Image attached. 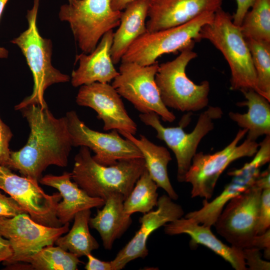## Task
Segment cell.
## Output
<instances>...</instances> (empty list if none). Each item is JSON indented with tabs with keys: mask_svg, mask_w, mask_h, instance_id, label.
I'll return each instance as SVG.
<instances>
[{
	"mask_svg": "<svg viewBox=\"0 0 270 270\" xmlns=\"http://www.w3.org/2000/svg\"><path fill=\"white\" fill-rule=\"evenodd\" d=\"M270 188L262 190L258 212L257 235L264 233L270 228Z\"/></svg>",
	"mask_w": 270,
	"mask_h": 270,
	"instance_id": "cell-31",
	"label": "cell"
},
{
	"mask_svg": "<svg viewBox=\"0 0 270 270\" xmlns=\"http://www.w3.org/2000/svg\"><path fill=\"white\" fill-rule=\"evenodd\" d=\"M262 161L258 157L247 162L239 169L229 172L232 180L222 192L211 202L204 200L202 206L198 210L188 213L184 218L211 228L216 222L226 204L233 198L245 192L251 188L260 173Z\"/></svg>",
	"mask_w": 270,
	"mask_h": 270,
	"instance_id": "cell-18",
	"label": "cell"
},
{
	"mask_svg": "<svg viewBox=\"0 0 270 270\" xmlns=\"http://www.w3.org/2000/svg\"><path fill=\"white\" fill-rule=\"evenodd\" d=\"M195 43L182 50L174 60L159 65L155 82L161 100L166 107L184 112H197L208 104L210 83L194 84L186 76L189 62L198 56L193 50Z\"/></svg>",
	"mask_w": 270,
	"mask_h": 270,
	"instance_id": "cell-5",
	"label": "cell"
},
{
	"mask_svg": "<svg viewBox=\"0 0 270 270\" xmlns=\"http://www.w3.org/2000/svg\"><path fill=\"white\" fill-rule=\"evenodd\" d=\"M39 2L40 0H34L32 8L28 10V29L11 41L20 48L34 79L32 94L16 105L15 110H20L30 105L47 107L44 99L46 89L53 84L66 82L70 80L68 75L62 73L52 64V42L40 35L36 26Z\"/></svg>",
	"mask_w": 270,
	"mask_h": 270,
	"instance_id": "cell-4",
	"label": "cell"
},
{
	"mask_svg": "<svg viewBox=\"0 0 270 270\" xmlns=\"http://www.w3.org/2000/svg\"><path fill=\"white\" fill-rule=\"evenodd\" d=\"M214 12H206L183 24L157 31L146 32L129 46L122 62H135L149 66L162 54L180 51L188 45L200 41L202 28L211 22Z\"/></svg>",
	"mask_w": 270,
	"mask_h": 270,
	"instance_id": "cell-7",
	"label": "cell"
},
{
	"mask_svg": "<svg viewBox=\"0 0 270 270\" xmlns=\"http://www.w3.org/2000/svg\"><path fill=\"white\" fill-rule=\"evenodd\" d=\"M13 251L9 241L0 234V263L8 260Z\"/></svg>",
	"mask_w": 270,
	"mask_h": 270,
	"instance_id": "cell-38",
	"label": "cell"
},
{
	"mask_svg": "<svg viewBox=\"0 0 270 270\" xmlns=\"http://www.w3.org/2000/svg\"><path fill=\"white\" fill-rule=\"evenodd\" d=\"M240 28L244 38L270 42V0H255Z\"/></svg>",
	"mask_w": 270,
	"mask_h": 270,
	"instance_id": "cell-28",
	"label": "cell"
},
{
	"mask_svg": "<svg viewBox=\"0 0 270 270\" xmlns=\"http://www.w3.org/2000/svg\"><path fill=\"white\" fill-rule=\"evenodd\" d=\"M65 116L72 146L88 148L94 153L92 157L99 164L108 166L122 160L144 158L138 148L130 140L122 138L116 130L104 133L92 130L74 110L68 112Z\"/></svg>",
	"mask_w": 270,
	"mask_h": 270,
	"instance_id": "cell-14",
	"label": "cell"
},
{
	"mask_svg": "<svg viewBox=\"0 0 270 270\" xmlns=\"http://www.w3.org/2000/svg\"><path fill=\"white\" fill-rule=\"evenodd\" d=\"M246 100L238 102L240 106H246V114L230 112V118L242 128L247 130L246 138L256 141L264 135H270V104L266 98L253 90L240 91Z\"/></svg>",
	"mask_w": 270,
	"mask_h": 270,
	"instance_id": "cell-24",
	"label": "cell"
},
{
	"mask_svg": "<svg viewBox=\"0 0 270 270\" xmlns=\"http://www.w3.org/2000/svg\"><path fill=\"white\" fill-rule=\"evenodd\" d=\"M146 168L144 158L103 166L93 159L88 148L80 146L74 158L72 179L90 196L105 202L112 194L119 193L126 199Z\"/></svg>",
	"mask_w": 270,
	"mask_h": 270,
	"instance_id": "cell-2",
	"label": "cell"
},
{
	"mask_svg": "<svg viewBox=\"0 0 270 270\" xmlns=\"http://www.w3.org/2000/svg\"><path fill=\"white\" fill-rule=\"evenodd\" d=\"M246 266L250 270H270V262L262 258L259 249L248 248L242 250Z\"/></svg>",
	"mask_w": 270,
	"mask_h": 270,
	"instance_id": "cell-32",
	"label": "cell"
},
{
	"mask_svg": "<svg viewBox=\"0 0 270 270\" xmlns=\"http://www.w3.org/2000/svg\"><path fill=\"white\" fill-rule=\"evenodd\" d=\"M149 0H134L122 12L119 28L114 33L110 54L114 64L120 62L129 46L146 33Z\"/></svg>",
	"mask_w": 270,
	"mask_h": 270,
	"instance_id": "cell-23",
	"label": "cell"
},
{
	"mask_svg": "<svg viewBox=\"0 0 270 270\" xmlns=\"http://www.w3.org/2000/svg\"><path fill=\"white\" fill-rule=\"evenodd\" d=\"M118 133L132 142L140 150L146 168L158 186L164 190L172 200H176L178 196L170 182L168 172V165L172 158L167 148L154 144L142 134L137 138L128 132Z\"/></svg>",
	"mask_w": 270,
	"mask_h": 270,
	"instance_id": "cell-25",
	"label": "cell"
},
{
	"mask_svg": "<svg viewBox=\"0 0 270 270\" xmlns=\"http://www.w3.org/2000/svg\"><path fill=\"white\" fill-rule=\"evenodd\" d=\"M70 223L60 227L44 226L34 221L27 213L12 218L0 217V234L12 246V257L4 262L9 265L24 262L42 248L53 244L56 239L69 230Z\"/></svg>",
	"mask_w": 270,
	"mask_h": 270,
	"instance_id": "cell-12",
	"label": "cell"
},
{
	"mask_svg": "<svg viewBox=\"0 0 270 270\" xmlns=\"http://www.w3.org/2000/svg\"><path fill=\"white\" fill-rule=\"evenodd\" d=\"M158 188L146 168L124 201V213L131 216L135 212L146 214L152 210L157 206Z\"/></svg>",
	"mask_w": 270,
	"mask_h": 270,
	"instance_id": "cell-27",
	"label": "cell"
},
{
	"mask_svg": "<svg viewBox=\"0 0 270 270\" xmlns=\"http://www.w3.org/2000/svg\"><path fill=\"white\" fill-rule=\"evenodd\" d=\"M0 189L14 198L34 221L50 227L62 226L56 215L62 198L60 192L46 194L38 181L19 176L6 166L0 165Z\"/></svg>",
	"mask_w": 270,
	"mask_h": 270,
	"instance_id": "cell-13",
	"label": "cell"
},
{
	"mask_svg": "<svg viewBox=\"0 0 270 270\" xmlns=\"http://www.w3.org/2000/svg\"><path fill=\"white\" fill-rule=\"evenodd\" d=\"M237 8L232 16V22L236 26H240L247 12L251 8L255 0H236Z\"/></svg>",
	"mask_w": 270,
	"mask_h": 270,
	"instance_id": "cell-35",
	"label": "cell"
},
{
	"mask_svg": "<svg viewBox=\"0 0 270 270\" xmlns=\"http://www.w3.org/2000/svg\"><path fill=\"white\" fill-rule=\"evenodd\" d=\"M254 185L262 190L270 188V168H268L262 172H260L256 180Z\"/></svg>",
	"mask_w": 270,
	"mask_h": 270,
	"instance_id": "cell-39",
	"label": "cell"
},
{
	"mask_svg": "<svg viewBox=\"0 0 270 270\" xmlns=\"http://www.w3.org/2000/svg\"><path fill=\"white\" fill-rule=\"evenodd\" d=\"M134 0H110L111 7L114 10L122 11Z\"/></svg>",
	"mask_w": 270,
	"mask_h": 270,
	"instance_id": "cell-40",
	"label": "cell"
},
{
	"mask_svg": "<svg viewBox=\"0 0 270 270\" xmlns=\"http://www.w3.org/2000/svg\"><path fill=\"white\" fill-rule=\"evenodd\" d=\"M74 0H68V3H70L72 2V1H74Z\"/></svg>",
	"mask_w": 270,
	"mask_h": 270,
	"instance_id": "cell-42",
	"label": "cell"
},
{
	"mask_svg": "<svg viewBox=\"0 0 270 270\" xmlns=\"http://www.w3.org/2000/svg\"><path fill=\"white\" fill-rule=\"evenodd\" d=\"M8 0H0V18L2 16L4 9ZM8 52L6 49L0 46V58H7Z\"/></svg>",
	"mask_w": 270,
	"mask_h": 270,
	"instance_id": "cell-41",
	"label": "cell"
},
{
	"mask_svg": "<svg viewBox=\"0 0 270 270\" xmlns=\"http://www.w3.org/2000/svg\"><path fill=\"white\" fill-rule=\"evenodd\" d=\"M46 246L25 262L36 270H76L82 262L74 254L59 246Z\"/></svg>",
	"mask_w": 270,
	"mask_h": 270,
	"instance_id": "cell-29",
	"label": "cell"
},
{
	"mask_svg": "<svg viewBox=\"0 0 270 270\" xmlns=\"http://www.w3.org/2000/svg\"><path fill=\"white\" fill-rule=\"evenodd\" d=\"M165 234L170 236L187 234L190 237L192 248L203 245L230 264L236 270H247L242 250L224 244L212 233L210 228L188 218H180L164 226Z\"/></svg>",
	"mask_w": 270,
	"mask_h": 270,
	"instance_id": "cell-20",
	"label": "cell"
},
{
	"mask_svg": "<svg viewBox=\"0 0 270 270\" xmlns=\"http://www.w3.org/2000/svg\"><path fill=\"white\" fill-rule=\"evenodd\" d=\"M20 111L28 124L29 136L22 148L10 151L6 166L39 182L48 166H68L73 146L67 119L56 118L48 106L30 105Z\"/></svg>",
	"mask_w": 270,
	"mask_h": 270,
	"instance_id": "cell-1",
	"label": "cell"
},
{
	"mask_svg": "<svg viewBox=\"0 0 270 270\" xmlns=\"http://www.w3.org/2000/svg\"><path fill=\"white\" fill-rule=\"evenodd\" d=\"M244 38L250 52L259 93L270 102V42Z\"/></svg>",
	"mask_w": 270,
	"mask_h": 270,
	"instance_id": "cell-30",
	"label": "cell"
},
{
	"mask_svg": "<svg viewBox=\"0 0 270 270\" xmlns=\"http://www.w3.org/2000/svg\"><path fill=\"white\" fill-rule=\"evenodd\" d=\"M22 213L26 212L14 198L0 192V217L12 218Z\"/></svg>",
	"mask_w": 270,
	"mask_h": 270,
	"instance_id": "cell-34",
	"label": "cell"
},
{
	"mask_svg": "<svg viewBox=\"0 0 270 270\" xmlns=\"http://www.w3.org/2000/svg\"><path fill=\"white\" fill-rule=\"evenodd\" d=\"M90 215V209L76 213L72 228L66 235L58 238L54 243L78 258L86 256L98 249L100 245L89 230Z\"/></svg>",
	"mask_w": 270,
	"mask_h": 270,
	"instance_id": "cell-26",
	"label": "cell"
},
{
	"mask_svg": "<svg viewBox=\"0 0 270 270\" xmlns=\"http://www.w3.org/2000/svg\"><path fill=\"white\" fill-rule=\"evenodd\" d=\"M12 136L10 128L0 117V165L7 166L10 152L9 144Z\"/></svg>",
	"mask_w": 270,
	"mask_h": 270,
	"instance_id": "cell-33",
	"label": "cell"
},
{
	"mask_svg": "<svg viewBox=\"0 0 270 270\" xmlns=\"http://www.w3.org/2000/svg\"><path fill=\"white\" fill-rule=\"evenodd\" d=\"M224 0H149L146 22L153 32L186 24L206 12H215Z\"/></svg>",
	"mask_w": 270,
	"mask_h": 270,
	"instance_id": "cell-17",
	"label": "cell"
},
{
	"mask_svg": "<svg viewBox=\"0 0 270 270\" xmlns=\"http://www.w3.org/2000/svg\"><path fill=\"white\" fill-rule=\"evenodd\" d=\"M200 38L210 42L226 60L231 90H253L260 94L250 51L240 26L232 22V16L219 8L212 20L202 28Z\"/></svg>",
	"mask_w": 270,
	"mask_h": 270,
	"instance_id": "cell-3",
	"label": "cell"
},
{
	"mask_svg": "<svg viewBox=\"0 0 270 270\" xmlns=\"http://www.w3.org/2000/svg\"><path fill=\"white\" fill-rule=\"evenodd\" d=\"M76 101L78 105L96 112L97 118L104 122V130L136 134V123L127 112L121 96L108 83L96 82L80 86Z\"/></svg>",
	"mask_w": 270,
	"mask_h": 270,
	"instance_id": "cell-15",
	"label": "cell"
},
{
	"mask_svg": "<svg viewBox=\"0 0 270 270\" xmlns=\"http://www.w3.org/2000/svg\"><path fill=\"white\" fill-rule=\"evenodd\" d=\"M88 262L84 268L86 270H112L110 261H102L94 256L92 254L86 256Z\"/></svg>",
	"mask_w": 270,
	"mask_h": 270,
	"instance_id": "cell-37",
	"label": "cell"
},
{
	"mask_svg": "<svg viewBox=\"0 0 270 270\" xmlns=\"http://www.w3.org/2000/svg\"><path fill=\"white\" fill-rule=\"evenodd\" d=\"M156 206V210L144 214L140 218V229L110 261L112 270H122L134 260L145 258L148 253L146 244L150 236L160 226L184 214L182 206L166 194L158 198Z\"/></svg>",
	"mask_w": 270,
	"mask_h": 270,
	"instance_id": "cell-16",
	"label": "cell"
},
{
	"mask_svg": "<svg viewBox=\"0 0 270 270\" xmlns=\"http://www.w3.org/2000/svg\"><path fill=\"white\" fill-rule=\"evenodd\" d=\"M222 111L218 106H209L200 115L196 124L190 133H186L183 126H164L160 120L159 116L154 112L139 115L140 120L156 132V137L164 142L173 152L177 165V180L184 182L193 157L202 140L214 128V120L221 118Z\"/></svg>",
	"mask_w": 270,
	"mask_h": 270,
	"instance_id": "cell-9",
	"label": "cell"
},
{
	"mask_svg": "<svg viewBox=\"0 0 270 270\" xmlns=\"http://www.w3.org/2000/svg\"><path fill=\"white\" fill-rule=\"evenodd\" d=\"M262 190L254 184L232 198L215 222L217 233L232 246L240 250L252 247L257 236Z\"/></svg>",
	"mask_w": 270,
	"mask_h": 270,
	"instance_id": "cell-11",
	"label": "cell"
},
{
	"mask_svg": "<svg viewBox=\"0 0 270 270\" xmlns=\"http://www.w3.org/2000/svg\"><path fill=\"white\" fill-rule=\"evenodd\" d=\"M158 67V62L145 66L135 62H121L119 74L112 86L141 113L154 112L164 121L171 122L176 120V116L163 104L155 82Z\"/></svg>",
	"mask_w": 270,
	"mask_h": 270,
	"instance_id": "cell-10",
	"label": "cell"
},
{
	"mask_svg": "<svg viewBox=\"0 0 270 270\" xmlns=\"http://www.w3.org/2000/svg\"><path fill=\"white\" fill-rule=\"evenodd\" d=\"M252 248L264 250V256L270 260V228L264 233L257 235L253 242Z\"/></svg>",
	"mask_w": 270,
	"mask_h": 270,
	"instance_id": "cell-36",
	"label": "cell"
},
{
	"mask_svg": "<svg viewBox=\"0 0 270 270\" xmlns=\"http://www.w3.org/2000/svg\"><path fill=\"white\" fill-rule=\"evenodd\" d=\"M247 132L246 129H240L226 146L213 154L203 152L196 154L184 178V182L191 184L192 198L200 197L209 200L213 195L219 177L232 162L256 154L259 147L256 141L246 138L238 144Z\"/></svg>",
	"mask_w": 270,
	"mask_h": 270,
	"instance_id": "cell-8",
	"label": "cell"
},
{
	"mask_svg": "<svg viewBox=\"0 0 270 270\" xmlns=\"http://www.w3.org/2000/svg\"><path fill=\"white\" fill-rule=\"evenodd\" d=\"M125 198L119 193H112L106 200L103 208L90 218L89 226L99 233L104 248L110 250L114 241L120 238L132 222L131 216L124 213Z\"/></svg>",
	"mask_w": 270,
	"mask_h": 270,
	"instance_id": "cell-22",
	"label": "cell"
},
{
	"mask_svg": "<svg viewBox=\"0 0 270 270\" xmlns=\"http://www.w3.org/2000/svg\"><path fill=\"white\" fill-rule=\"evenodd\" d=\"M71 179L72 173L65 172L60 176L46 174L39 180L41 184L57 189L61 194L62 200L58 204L56 215L62 225L72 221L78 212L100 208L105 202L88 195Z\"/></svg>",
	"mask_w": 270,
	"mask_h": 270,
	"instance_id": "cell-21",
	"label": "cell"
},
{
	"mask_svg": "<svg viewBox=\"0 0 270 270\" xmlns=\"http://www.w3.org/2000/svg\"><path fill=\"white\" fill-rule=\"evenodd\" d=\"M122 14L112 10L110 0H74L60 6L58 16L68 22L78 47L88 54L104 34L119 26Z\"/></svg>",
	"mask_w": 270,
	"mask_h": 270,
	"instance_id": "cell-6",
	"label": "cell"
},
{
	"mask_svg": "<svg viewBox=\"0 0 270 270\" xmlns=\"http://www.w3.org/2000/svg\"><path fill=\"white\" fill-rule=\"evenodd\" d=\"M114 32L104 34L96 48L90 54H77L79 66L72 73L71 84L75 88L96 82L109 83L118 74L112 62L110 50Z\"/></svg>",
	"mask_w": 270,
	"mask_h": 270,
	"instance_id": "cell-19",
	"label": "cell"
}]
</instances>
